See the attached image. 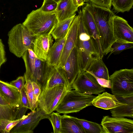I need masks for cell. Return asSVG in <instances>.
Instances as JSON below:
<instances>
[{
  "label": "cell",
  "mask_w": 133,
  "mask_h": 133,
  "mask_svg": "<svg viewBox=\"0 0 133 133\" xmlns=\"http://www.w3.org/2000/svg\"><path fill=\"white\" fill-rule=\"evenodd\" d=\"M84 7L94 20L103 53L106 55L110 52L111 46L116 41L113 31V20L115 15L110 9L91 2L87 3Z\"/></svg>",
  "instance_id": "obj_1"
},
{
  "label": "cell",
  "mask_w": 133,
  "mask_h": 133,
  "mask_svg": "<svg viewBox=\"0 0 133 133\" xmlns=\"http://www.w3.org/2000/svg\"><path fill=\"white\" fill-rule=\"evenodd\" d=\"M78 29L76 46L78 51L81 71L86 70L94 59L100 57L93 41L84 23L81 10L78 15Z\"/></svg>",
  "instance_id": "obj_2"
},
{
  "label": "cell",
  "mask_w": 133,
  "mask_h": 133,
  "mask_svg": "<svg viewBox=\"0 0 133 133\" xmlns=\"http://www.w3.org/2000/svg\"><path fill=\"white\" fill-rule=\"evenodd\" d=\"M58 23L55 11L44 12L39 9L28 14L22 24L36 36L51 34Z\"/></svg>",
  "instance_id": "obj_3"
},
{
  "label": "cell",
  "mask_w": 133,
  "mask_h": 133,
  "mask_svg": "<svg viewBox=\"0 0 133 133\" xmlns=\"http://www.w3.org/2000/svg\"><path fill=\"white\" fill-rule=\"evenodd\" d=\"M22 57L26 68L24 76L37 83L40 87L41 92L45 88L49 69L46 61L38 58L32 49L27 50Z\"/></svg>",
  "instance_id": "obj_4"
},
{
  "label": "cell",
  "mask_w": 133,
  "mask_h": 133,
  "mask_svg": "<svg viewBox=\"0 0 133 133\" xmlns=\"http://www.w3.org/2000/svg\"><path fill=\"white\" fill-rule=\"evenodd\" d=\"M8 44L10 51L21 57L29 49H32L36 36L22 24H17L8 32Z\"/></svg>",
  "instance_id": "obj_5"
},
{
  "label": "cell",
  "mask_w": 133,
  "mask_h": 133,
  "mask_svg": "<svg viewBox=\"0 0 133 133\" xmlns=\"http://www.w3.org/2000/svg\"><path fill=\"white\" fill-rule=\"evenodd\" d=\"M96 96L71 90L66 94L55 111L64 114L78 112L92 105V101Z\"/></svg>",
  "instance_id": "obj_6"
},
{
  "label": "cell",
  "mask_w": 133,
  "mask_h": 133,
  "mask_svg": "<svg viewBox=\"0 0 133 133\" xmlns=\"http://www.w3.org/2000/svg\"><path fill=\"white\" fill-rule=\"evenodd\" d=\"M111 89L113 95L126 97L133 96V69L115 71L110 77Z\"/></svg>",
  "instance_id": "obj_7"
},
{
  "label": "cell",
  "mask_w": 133,
  "mask_h": 133,
  "mask_svg": "<svg viewBox=\"0 0 133 133\" xmlns=\"http://www.w3.org/2000/svg\"><path fill=\"white\" fill-rule=\"evenodd\" d=\"M71 87L57 85L45 88L41 92L38 98V107L48 114L55 110Z\"/></svg>",
  "instance_id": "obj_8"
},
{
  "label": "cell",
  "mask_w": 133,
  "mask_h": 133,
  "mask_svg": "<svg viewBox=\"0 0 133 133\" xmlns=\"http://www.w3.org/2000/svg\"><path fill=\"white\" fill-rule=\"evenodd\" d=\"M50 115L38 107L36 110L23 116L10 133H32L40 121L43 119H48Z\"/></svg>",
  "instance_id": "obj_9"
},
{
  "label": "cell",
  "mask_w": 133,
  "mask_h": 133,
  "mask_svg": "<svg viewBox=\"0 0 133 133\" xmlns=\"http://www.w3.org/2000/svg\"><path fill=\"white\" fill-rule=\"evenodd\" d=\"M71 87L72 89L88 95H98L105 91V88L99 84L95 78L86 71H80Z\"/></svg>",
  "instance_id": "obj_10"
},
{
  "label": "cell",
  "mask_w": 133,
  "mask_h": 133,
  "mask_svg": "<svg viewBox=\"0 0 133 133\" xmlns=\"http://www.w3.org/2000/svg\"><path fill=\"white\" fill-rule=\"evenodd\" d=\"M101 125L104 133H133V121L123 117H103Z\"/></svg>",
  "instance_id": "obj_11"
},
{
  "label": "cell",
  "mask_w": 133,
  "mask_h": 133,
  "mask_svg": "<svg viewBox=\"0 0 133 133\" xmlns=\"http://www.w3.org/2000/svg\"><path fill=\"white\" fill-rule=\"evenodd\" d=\"M78 29V17L75 16L69 28L57 67L63 68L71 52L76 46Z\"/></svg>",
  "instance_id": "obj_12"
},
{
  "label": "cell",
  "mask_w": 133,
  "mask_h": 133,
  "mask_svg": "<svg viewBox=\"0 0 133 133\" xmlns=\"http://www.w3.org/2000/svg\"><path fill=\"white\" fill-rule=\"evenodd\" d=\"M113 31L116 41L133 43V29L127 21L115 16L113 23Z\"/></svg>",
  "instance_id": "obj_13"
},
{
  "label": "cell",
  "mask_w": 133,
  "mask_h": 133,
  "mask_svg": "<svg viewBox=\"0 0 133 133\" xmlns=\"http://www.w3.org/2000/svg\"><path fill=\"white\" fill-rule=\"evenodd\" d=\"M62 69L68 82L71 87L81 71L78 51L76 46L69 54Z\"/></svg>",
  "instance_id": "obj_14"
},
{
  "label": "cell",
  "mask_w": 133,
  "mask_h": 133,
  "mask_svg": "<svg viewBox=\"0 0 133 133\" xmlns=\"http://www.w3.org/2000/svg\"><path fill=\"white\" fill-rule=\"evenodd\" d=\"M53 39L50 33L35 37L33 43L32 50L41 60L46 61L49 51L53 45Z\"/></svg>",
  "instance_id": "obj_15"
},
{
  "label": "cell",
  "mask_w": 133,
  "mask_h": 133,
  "mask_svg": "<svg viewBox=\"0 0 133 133\" xmlns=\"http://www.w3.org/2000/svg\"><path fill=\"white\" fill-rule=\"evenodd\" d=\"M81 10L84 25L93 41L100 57L103 58L104 55L99 42L98 30L94 20L90 14L84 7Z\"/></svg>",
  "instance_id": "obj_16"
},
{
  "label": "cell",
  "mask_w": 133,
  "mask_h": 133,
  "mask_svg": "<svg viewBox=\"0 0 133 133\" xmlns=\"http://www.w3.org/2000/svg\"><path fill=\"white\" fill-rule=\"evenodd\" d=\"M92 104L95 107L105 110H109L125 104L119 101L116 96L107 92L99 94L92 101Z\"/></svg>",
  "instance_id": "obj_17"
},
{
  "label": "cell",
  "mask_w": 133,
  "mask_h": 133,
  "mask_svg": "<svg viewBox=\"0 0 133 133\" xmlns=\"http://www.w3.org/2000/svg\"><path fill=\"white\" fill-rule=\"evenodd\" d=\"M57 85L71 87L70 86L68 82L62 68L56 66H49L47 82L45 89L52 88Z\"/></svg>",
  "instance_id": "obj_18"
},
{
  "label": "cell",
  "mask_w": 133,
  "mask_h": 133,
  "mask_svg": "<svg viewBox=\"0 0 133 133\" xmlns=\"http://www.w3.org/2000/svg\"><path fill=\"white\" fill-rule=\"evenodd\" d=\"M0 94L9 104L19 106L21 101V92L10 83L0 80Z\"/></svg>",
  "instance_id": "obj_19"
},
{
  "label": "cell",
  "mask_w": 133,
  "mask_h": 133,
  "mask_svg": "<svg viewBox=\"0 0 133 133\" xmlns=\"http://www.w3.org/2000/svg\"><path fill=\"white\" fill-rule=\"evenodd\" d=\"M120 101L125 103L110 109L112 117H133V96L126 97L116 96Z\"/></svg>",
  "instance_id": "obj_20"
},
{
  "label": "cell",
  "mask_w": 133,
  "mask_h": 133,
  "mask_svg": "<svg viewBox=\"0 0 133 133\" xmlns=\"http://www.w3.org/2000/svg\"><path fill=\"white\" fill-rule=\"evenodd\" d=\"M78 9L72 0H60L55 10L58 22L75 16Z\"/></svg>",
  "instance_id": "obj_21"
},
{
  "label": "cell",
  "mask_w": 133,
  "mask_h": 133,
  "mask_svg": "<svg viewBox=\"0 0 133 133\" xmlns=\"http://www.w3.org/2000/svg\"><path fill=\"white\" fill-rule=\"evenodd\" d=\"M68 32L65 37L56 40L50 48L46 61L48 66H57Z\"/></svg>",
  "instance_id": "obj_22"
},
{
  "label": "cell",
  "mask_w": 133,
  "mask_h": 133,
  "mask_svg": "<svg viewBox=\"0 0 133 133\" xmlns=\"http://www.w3.org/2000/svg\"><path fill=\"white\" fill-rule=\"evenodd\" d=\"M86 70L91 72L98 77L110 79L108 69L102 58L99 57L93 60Z\"/></svg>",
  "instance_id": "obj_23"
},
{
  "label": "cell",
  "mask_w": 133,
  "mask_h": 133,
  "mask_svg": "<svg viewBox=\"0 0 133 133\" xmlns=\"http://www.w3.org/2000/svg\"><path fill=\"white\" fill-rule=\"evenodd\" d=\"M61 117L62 133H85L81 126L70 116L64 114Z\"/></svg>",
  "instance_id": "obj_24"
},
{
  "label": "cell",
  "mask_w": 133,
  "mask_h": 133,
  "mask_svg": "<svg viewBox=\"0 0 133 133\" xmlns=\"http://www.w3.org/2000/svg\"><path fill=\"white\" fill-rule=\"evenodd\" d=\"M70 116L81 126L85 133H104L102 127L98 123Z\"/></svg>",
  "instance_id": "obj_25"
},
{
  "label": "cell",
  "mask_w": 133,
  "mask_h": 133,
  "mask_svg": "<svg viewBox=\"0 0 133 133\" xmlns=\"http://www.w3.org/2000/svg\"><path fill=\"white\" fill-rule=\"evenodd\" d=\"M75 16L58 22L51 34L55 40L62 38L66 36L68 32L69 27Z\"/></svg>",
  "instance_id": "obj_26"
},
{
  "label": "cell",
  "mask_w": 133,
  "mask_h": 133,
  "mask_svg": "<svg viewBox=\"0 0 133 133\" xmlns=\"http://www.w3.org/2000/svg\"><path fill=\"white\" fill-rule=\"evenodd\" d=\"M19 106L10 104H0V120L4 119L13 121L16 119Z\"/></svg>",
  "instance_id": "obj_27"
},
{
  "label": "cell",
  "mask_w": 133,
  "mask_h": 133,
  "mask_svg": "<svg viewBox=\"0 0 133 133\" xmlns=\"http://www.w3.org/2000/svg\"><path fill=\"white\" fill-rule=\"evenodd\" d=\"M24 76L25 83L24 87L28 101L29 109L31 111H34L38 107V102L37 101L34 94L32 82Z\"/></svg>",
  "instance_id": "obj_28"
},
{
  "label": "cell",
  "mask_w": 133,
  "mask_h": 133,
  "mask_svg": "<svg viewBox=\"0 0 133 133\" xmlns=\"http://www.w3.org/2000/svg\"><path fill=\"white\" fill-rule=\"evenodd\" d=\"M133 0H111V5L117 12H129L132 8Z\"/></svg>",
  "instance_id": "obj_29"
},
{
  "label": "cell",
  "mask_w": 133,
  "mask_h": 133,
  "mask_svg": "<svg viewBox=\"0 0 133 133\" xmlns=\"http://www.w3.org/2000/svg\"><path fill=\"white\" fill-rule=\"evenodd\" d=\"M133 43L118 41H116L112 45L111 50L108 57L112 54H118L124 50L132 48Z\"/></svg>",
  "instance_id": "obj_30"
},
{
  "label": "cell",
  "mask_w": 133,
  "mask_h": 133,
  "mask_svg": "<svg viewBox=\"0 0 133 133\" xmlns=\"http://www.w3.org/2000/svg\"><path fill=\"white\" fill-rule=\"evenodd\" d=\"M51 123L54 133H62L61 115L58 112H52L48 118Z\"/></svg>",
  "instance_id": "obj_31"
},
{
  "label": "cell",
  "mask_w": 133,
  "mask_h": 133,
  "mask_svg": "<svg viewBox=\"0 0 133 133\" xmlns=\"http://www.w3.org/2000/svg\"><path fill=\"white\" fill-rule=\"evenodd\" d=\"M16 119L13 121L6 119L0 120V132L2 133H10L11 130L22 119Z\"/></svg>",
  "instance_id": "obj_32"
},
{
  "label": "cell",
  "mask_w": 133,
  "mask_h": 133,
  "mask_svg": "<svg viewBox=\"0 0 133 133\" xmlns=\"http://www.w3.org/2000/svg\"><path fill=\"white\" fill-rule=\"evenodd\" d=\"M58 3L54 0H44L42 5L39 9L42 11L49 12L55 11Z\"/></svg>",
  "instance_id": "obj_33"
},
{
  "label": "cell",
  "mask_w": 133,
  "mask_h": 133,
  "mask_svg": "<svg viewBox=\"0 0 133 133\" xmlns=\"http://www.w3.org/2000/svg\"><path fill=\"white\" fill-rule=\"evenodd\" d=\"M25 82V81L24 76H20L15 80L10 82V84L17 88L21 92L24 87Z\"/></svg>",
  "instance_id": "obj_34"
},
{
  "label": "cell",
  "mask_w": 133,
  "mask_h": 133,
  "mask_svg": "<svg viewBox=\"0 0 133 133\" xmlns=\"http://www.w3.org/2000/svg\"><path fill=\"white\" fill-rule=\"evenodd\" d=\"M21 98L20 103L19 107H24L29 109L28 100L26 95L25 87L21 91Z\"/></svg>",
  "instance_id": "obj_35"
},
{
  "label": "cell",
  "mask_w": 133,
  "mask_h": 133,
  "mask_svg": "<svg viewBox=\"0 0 133 133\" xmlns=\"http://www.w3.org/2000/svg\"><path fill=\"white\" fill-rule=\"evenodd\" d=\"M92 75L96 79L98 83L101 86L104 88H111V84L109 80H107L102 78H99L96 77L91 72L85 71Z\"/></svg>",
  "instance_id": "obj_36"
},
{
  "label": "cell",
  "mask_w": 133,
  "mask_h": 133,
  "mask_svg": "<svg viewBox=\"0 0 133 133\" xmlns=\"http://www.w3.org/2000/svg\"><path fill=\"white\" fill-rule=\"evenodd\" d=\"M89 1L97 5L110 9L111 5V0H89Z\"/></svg>",
  "instance_id": "obj_37"
},
{
  "label": "cell",
  "mask_w": 133,
  "mask_h": 133,
  "mask_svg": "<svg viewBox=\"0 0 133 133\" xmlns=\"http://www.w3.org/2000/svg\"><path fill=\"white\" fill-rule=\"evenodd\" d=\"M4 45L0 39V68L1 65L6 61Z\"/></svg>",
  "instance_id": "obj_38"
},
{
  "label": "cell",
  "mask_w": 133,
  "mask_h": 133,
  "mask_svg": "<svg viewBox=\"0 0 133 133\" xmlns=\"http://www.w3.org/2000/svg\"><path fill=\"white\" fill-rule=\"evenodd\" d=\"M32 84L34 94L37 101L38 102L39 97L41 93V88L35 82L32 81Z\"/></svg>",
  "instance_id": "obj_39"
},
{
  "label": "cell",
  "mask_w": 133,
  "mask_h": 133,
  "mask_svg": "<svg viewBox=\"0 0 133 133\" xmlns=\"http://www.w3.org/2000/svg\"><path fill=\"white\" fill-rule=\"evenodd\" d=\"M74 5L77 8L83 5L85 2V0H72Z\"/></svg>",
  "instance_id": "obj_40"
},
{
  "label": "cell",
  "mask_w": 133,
  "mask_h": 133,
  "mask_svg": "<svg viewBox=\"0 0 133 133\" xmlns=\"http://www.w3.org/2000/svg\"><path fill=\"white\" fill-rule=\"evenodd\" d=\"M9 104V103L0 94V104L2 105H7Z\"/></svg>",
  "instance_id": "obj_41"
},
{
  "label": "cell",
  "mask_w": 133,
  "mask_h": 133,
  "mask_svg": "<svg viewBox=\"0 0 133 133\" xmlns=\"http://www.w3.org/2000/svg\"><path fill=\"white\" fill-rule=\"evenodd\" d=\"M54 1H55L57 3H58L60 1V0H54Z\"/></svg>",
  "instance_id": "obj_42"
},
{
  "label": "cell",
  "mask_w": 133,
  "mask_h": 133,
  "mask_svg": "<svg viewBox=\"0 0 133 133\" xmlns=\"http://www.w3.org/2000/svg\"><path fill=\"white\" fill-rule=\"evenodd\" d=\"M89 0H85V2H88L89 1Z\"/></svg>",
  "instance_id": "obj_43"
},
{
  "label": "cell",
  "mask_w": 133,
  "mask_h": 133,
  "mask_svg": "<svg viewBox=\"0 0 133 133\" xmlns=\"http://www.w3.org/2000/svg\"></svg>",
  "instance_id": "obj_44"
}]
</instances>
